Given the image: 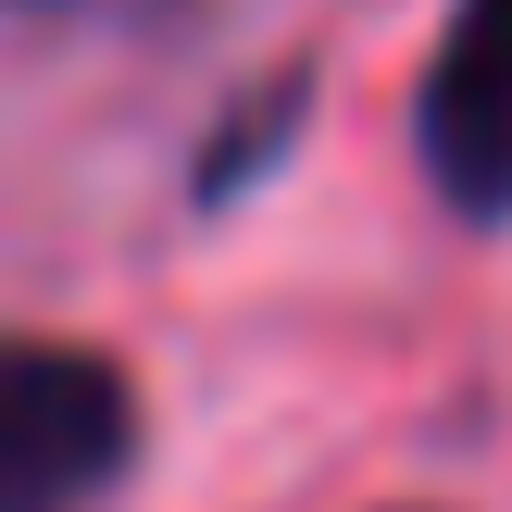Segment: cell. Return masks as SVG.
Listing matches in <instances>:
<instances>
[{"label": "cell", "mask_w": 512, "mask_h": 512, "mask_svg": "<svg viewBox=\"0 0 512 512\" xmlns=\"http://www.w3.org/2000/svg\"><path fill=\"white\" fill-rule=\"evenodd\" d=\"M0 512H75V500H38V488H13V475H0Z\"/></svg>", "instance_id": "4"}, {"label": "cell", "mask_w": 512, "mask_h": 512, "mask_svg": "<svg viewBox=\"0 0 512 512\" xmlns=\"http://www.w3.org/2000/svg\"><path fill=\"white\" fill-rule=\"evenodd\" d=\"M288 113H300V75H288L275 100H238V113H225V150L200 163V200H238L250 163H275V150H288Z\"/></svg>", "instance_id": "3"}, {"label": "cell", "mask_w": 512, "mask_h": 512, "mask_svg": "<svg viewBox=\"0 0 512 512\" xmlns=\"http://www.w3.org/2000/svg\"><path fill=\"white\" fill-rule=\"evenodd\" d=\"M413 138L463 225H512V0H450V38L413 88Z\"/></svg>", "instance_id": "2"}, {"label": "cell", "mask_w": 512, "mask_h": 512, "mask_svg": "<svg viewBox=\"0 0 512 512\" xmlns=\"http://www.w3.org/2000/svg\"><path fill=\"white\" fill-rule=\"evenodd\" d=\"M138 463V388L125 363L63 338H0V475L38 500H100Z\"/></svg>", "instance_id": "1"}]
</instances>
